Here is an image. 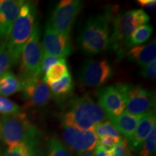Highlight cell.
I'll return each instance as SVG.
<instances>
[{"instance_id": "6da1fadb", "label": "cell", "mask_w": 156, "mask_h": 156, "mask_svg": "<svg viewBox=\"0 0 156 156\" xmlns=\"http://www.w3.org/2000/svg\"><path fill=\"white\" fill-rule=\"evenodd\" d=\"M114 6L90 16L77 37V46L84 54L94 56L110 47L111 24L116 16Z\"/></svg>"}, {"instance_id": "7a4b0ae2", "label": "cell", "mask_w": 156, "mask_h": 156, "mask_svg": "<svg viewBox=\"0 0 156 156\" xmlns=\"http://www.w3.org/2000/svg\"><path fill=\"white\" fill-rule=\"evenodd\" d=\"M106 116L98 103L91 97L83 95L70 101L68 109L62 116V124L82 131L94 130L95 126L106 120Z\"/></svg>"}, {"instance_id": "3957f363", "label": "cell", "mask_w": 156, "mask_h": 156, "mask_svg": "<svg viewBox=\"0 0 156 156\" xmlns=\"http://www.w3.org/2000/svg\"><path fill=\"white\" fill-rule=\"evenodd\" d=\"M36 15V4L25 2L12 25L7 41V48L13 65L17 64L20 60L23 48L34 30Z\"/></svg>"}, {"instance_id": "277c9868", "label": "cell", "mask_w": 156, "mask_h": 156, "mask_svg": "<svg viewBox=\"0 0 156 156\" xmlns=\"http://www.w3.org/2000/svg\"><path fill=\"white\" fill-rule=\"evenodd\" d=\"M150 17L143 9H132L117 15L112 22L109 48L116 51L118 58L124 57L128 41L140 26L149 23Z\"/></svg>"}, {"instance_id": "5b68a950", "label": "cell", "mask_w": 156, "mask_h": 156, "mask_svg": "<svg viewBox=\"0 0 156 156\" xmlns=\"http://www.w3.org/2000/svg\"><path fill=\"white\" fill-rule=\"evenodd\" d=\"M0 133L7 147L20 143L34 146L38 138L37 128L25 113L2 115L0 118Z\"/></svg>"}, {"instance_id": "8992f818", "label": "cell", "mask_w": 156, "mask_h": 156, "mask_svg": "<svg viewBox=\"0 0 156 156\" xmlns=\"http://www.w3.org/2000/svg\"><path fill=\"white\" fill-rule=\"evenodd\" d=\"M116 87L125 101L124 113L142 116L155 111V95L153 90L132 83H119Z\"/></svg>"}, {"instance_id": "52a82bcc", "label": "cell", "mask_w": 156, "mask_h": 156, "mask_svg": "<svg viewBox=\"0 0 156 156\" xmlns=\"http://www.w3.org/2000/svg\"><path fill=\"white\" fill-rule=\"evenodd\" d=\"M40 39L41 29L39 23L36 21L32 34L25 44L21 55L19 78L20 81L42 77L41 65L44 51Z\"/></svg>"}, {"instance_id": "ba28073f", "label": "cell", "mask_w": 156, "mask_h": 156, "mask_svg": "<svg viewBox=\"0 0 156 156\" xmlns=\"http://www.w3.org/2000/svg\"><path fill=\"white\" fill-rule=\"evenodd\" d=\"M83 8L80 0H62L54 9L48 20L54 30L59 34L69 36L74 23Z\"/></svg>"}, {"instance_id": "9c48e42d", "label": "cell", "mask_w": 156, "mask_h": 156, "mask_svg": "<svg viewBox=\"0 0 156 156\" xmlns=\"http://www.w3.org/2000/svg\"><path fill=\"white\" fill-rule=\"evenodd\" d=\"M114 75V69L106 59H87L80 69L78 78L82 85L99 87Z\"/></svg>"}, {"instance_id": "30bf717a", "label": "cell", "mask_w": 156, "mask_h": 156, "mask_svg": "<svg viewBox=\"0 0 156 156\" xmlns=\"http://www.w3.org/2000/svg\"><path fill=\"white\" fill-rule=\"evenodd\" d=\"M25 108H43L49 102L51 92L43 77L21 81Z\"/></svg>"}, {"instance_id": "8fae6325", "label": "cell", "mask_w": 156, "mask_h": 156, "mask_svg": "<svg viewBox=\"0 0 156 156\" xmlns=\"http://www.w3.org/2000/svg\"><path fill=\"white\" fill-rule=\"evenodd\" d=\"M41 46L45 53L58 58H66L73 51L70 37L56 32L51 25L49 20L45 27Z\"/></svg>"}, {"instance_id": "7c38bea8", "label": "cell", "mask_w": 156, "mask_h": 156, "mask_svg": "<svg viewBox=\"0 0 156 156\" xmlns=\"http://www.w3.org/2000/svg\"><path fill=\"white\" fill-rule=\"evenodd\" d=\"M62 135L68 147L78 153L94 151L98 140V136L93 130L82 131L64 124Z\"/></svg>"}, {"instance_id": "4fadbf2b", "label": "cell", "mask_w": 156, "mask_h": 156, "mask_svg": "<svg viewBox=\"0 0 156 156\" xmlns=\"http://www.w3.org/2000/svg\"><path fill=\"white\" fill-rule=\"evenodd\" d=\"M98 105L108 119L119 116L125 111V101L116 85H108L96 91Z\"/></svg>"}, {"instance_id": "5bb4252c", "label": "cell", "mask_w": 156, "mask_h": 156, "mask_svg": "<svg viewBox=\"0 0 156 156\" xmlns=\"http://www.w3.org/2000/svg\"><path fill=\"white\" fill-rule=\"evenodd\" d=\"M23 0H0V39L7 41Z\"/></svg>"}, {"instance_id": "9a60e30c", "label": "cell", "mask_w": 156, "mask_h": 156, "mask_svg": "<svg viewBox=\"0 0 156 156\" xmlns=\"http://www.w3.org/2000/svg\"><path fill=\"white\" fill-rule=\"evenodd\" d=\"M156 118L155 111L143 114L138 123L133 135L128 140L134 150H140L144 140L151 133L153 126L155 125Z\"/></svg>"}, {"instance_id": "2e32d148", "label": "cell", "mask_w": 156, "mask_h": 156, "mask_svg": "<svg viewBox=\"0 0 156 156\" xmlns=\"http://www.w3.org/2000/svg\"><path fill=\"white\" fill-rule=\"evenodd\" d=\"M126 56L128 60L138 65L144 67L147 65L156 57L155 39L148 44L136 46L129 48L126 51Z\"/></svg>"}, {"instance_id": "e0dca14e", "label": "cell", "mask_w": 156, "mask_h": 156, "mask_svg": "<svg viewBox=\"0 0 156 156\" xmlns=\"http://www.w3.org/2000/svg\"><path fill=\"white\" fill-rule=\"evenodd\" d=\"M142 116H134L124 113L119 116L108 119L119 132H121L128 140L133 135Z\"/></svg>"}, {"instance_id": "ac0fdd59", "label": "cell", "mask_w": 156, "mask_h": 156, "mask_svg": "<svg viewBox=\"0 0 156 156\" xmlns=\"http://www.w3.org/2000/svg\"><path fill=\"white\" fill-rule=\"evenodd\" d=\"M48 85L50 87L51 95L59 101L67 98L71 95L75 86L70 73H68L59 80L48 84Z\"/></svg>"}, {"instance_id": "d6986e66", "label": "cell", "mask_w": 156, "mask_h": 156, "mask_svg": "<svg viewBox=\"0 0 156 156\" xmlns=\"http://www.w3.org/2000/svg\"><path fill=\"white\" fill-rule=\"evenodd\" d=\"M20 80L11 71H7L0 77V95L7 97L22 91Z\"/></svg>"}, {"instance_id": "ffe728a7", "label": "cell", "mask_w": 156, "mask_h": 156, "mask_svg": "<svg viewBox=\"0 0 156 156\" xmlns=\"http://www.w3.org/2000/svg\"><path fill=\"white\" fill-rule=\"evenodd\" d=\"M69 73L66 58H61L59 62L49 68L43 78L46 84H50L61 80L66 75Z\"/></svg>"}, {"instance_id": "44dd1931", "label": "cell", "mask_w": 156, "mask_h": 156, "mask_svg": "<svg viewBox=\"0 0 156 156\" xmlns=\"http://www.w3.org/2000/svg\"><path fill=\"white\" fill-rule=\"evenodd\" d=\"M153 28L151 25H144L136 28L128 41V47L140 46L151 38Z\"/></svg>"}, {"instance_id": "7402d4cb", "label": "cell", "mask_w": 156, "mask_h": 156, "mask_svg": "<svg viewBox=\"0 0 156 156\" xmlns=\"http://www.w3.org/2000/svg\"><path fill=\"white\" fill-rule=\"evenodd\" d=\"M93 131L95 132L98 138L105 136H111L116 139H120L122 137L118 130L109 120H106L98 124Z\"/></svg>"}, {"instance_id": "603a6c76", "label": "cell", "mask_w": 156, "mask_h": 156, "mask_svg": "<svg viewBox=\"0 0 156 156\" xmlns=\"http://www.w3.org/2000/svg\"><path fill=\"white\" fill-rule=\"evenodd\" d=\"M48 156H71L65 145L57 138H50L47 143Z\"/></svg>"}, {"instance_id": "cb8c5ba5", "label": "cell", "mask_w": 156, "mask_h": 156, "mask_svg": "<svg viewBox=\"0 0 156 156\" xmlns=\"http://www.w3.org/2000/svg\"><path fill=\"white\" fill-rule=\"evenodd\" d=\"M156 146V126H153V129L147 137L144 140L140 150L141 156H151L155 151Z\"/></svg>"}, {"instance_id": "d4e9b609", "label": "cell", "mask_w": 156, "mask_h": 156, "mask_svg": "<svg viewBox=\"0 0 156 156\" xmlns=\"http://www.w3.org/2000/svg\"><path fill=\"white\" fill-rule=\"evenodd\" d=\"M12 65V62L7 48V41H2L0 44V77L9 71Z\"/></svg>"}, {"instance_id": "484cf974", "label": "cell", "mask_w": 156, "mask_h": 156, "mask_svg": "<svg viewBox=\"0 0 156 156\" xmlns=\"http://www.w3.org/2000/svg\"><path fill=\"white\" fill-rule=\"evenodd\" d=\"M22 112V109L16 103L7 97L0 95V114L2 115L16 114Z\"/></svg>"}, {"instance_id": "4316f807", "label": "cell", "mask_w": 156, "mask_h": 156, "mask_svg": "<svg viewBox=\"0 0 156 156\" xmlns=\"http://www.w3.org/2000/svg\"><path fill=\"white\" fill-rule=\"evenodd\" d=\"M3 156H35L33 146L20 143L8 148Z\"/></svg>"}, {"instance_id": "83f0119b", "label": "cell", "mask_w": 156, "mask_h": 156, "mask_svg": "<svg viewBox=\"0 0 156 156\" xmlns=\"http://www.w3.org/2000/svg\"><path fill=\"white\" fill-rule=\"evenodd\" d=\"M108 151L109 156H127L130 154L127 140L121 137L119 142Z\"/></svg>"}, {"instance_id": "f1b7e54d", "label": "cell", "mask_w": 156, "mask_h": 156, "mask_svg": "<svg viewBox=\"0 0 156 156\" xmlns=\"http://www.w3.org/2000/svg\"><path fill=\"white\" fill-rule=\"evenodd\" d=\"M61 58H58L55 56H53L49 54L45 53L44 51L43 53V57H42V61H41V74L42 77H44L46 73L49 68L53 66L54 64L57 63L59 62V60Z\"/></svg>"}, {"instance_id": "f546056e", "label": "cell", "mask_w": 156, "mask_h": 156, "mask_svg": "<svg viewBox=\"0 0 156 156\" xmlns=\"http://www.w3.org/2000/svg\"><path fill=\"white\" fill-rule=\"evenodd\" d=\"M140 75L145 79L155 80L156 78V60H153L151 63L142 67V69L140 72Z\"/></svg>"}, {"instance_id": "4dcf8cb0", "label": "cell", "mask_w": 156, "mask_h": 156, "mask_svg": "<svg viewBox=\"0 0 156 156\" xmlns=\"http://www.w3.org/2000/svg\"><path fill=\"white\" fill-rule=\"evenodd\" d=\"M120 139H116V138L106 136H101V137L98 138L97 145L100 146V147H103V149L106 150V151H110L119 142Z\"/></svg>"}, {"instance_id": "1f68e13d", "label": "cell", "mask_w": 156, "mask_h": 156, "mask_svg": "<svg viewBox=\"0 0 156 156\" xmlns=\"http://www.w3.org/2000/svg\"><path fill=\"white\" fill-rule=\"evenodd\" d=\"M137 2L143 8L149 9V10L151 11L155 10V0H138Z\"/></svg>"}, {"instance_id": "d6a6232c", "label": "cell", "mask_w": 156, "mask_h": 156, "mask_svg": "<svg viewBox=\"0 0 156 156\" xmlns=\"http://www.w3.org/2000/svg\"><path fill=\"white\" fill-rule=\"evenodd\" d=\"M95 156H109L108 151H106V150L103 149V147L98 145L95 147Z\"/></svg>"}, {"instance_id": "836d02e7", "label": "cell", "mask_w": 156, "mask_h": 156, "mask_svg": "<svg viewBox=\"0 0 156 156\" xmlns=\"http://www.w3.org/2000/svg\"><path fill=\"white\" fill-rule=\"evenodd\" d=\"M77 156H95V150L93 151L90 152H83V153H78Z\"/></svg>"}, {"instance_id": "e575fe53", "label": "cell", "mask_w": 156, "mask_h": 156, "mask_svg": "<svg viewBox=\"0 0 156 156\" xmlns=\"http://www.w3.org/2000/svg\"><path fill=\"white\" fill-rule=\"evenodd\" d=\"M127 156H134L133 155H132V154H129V155H128Z\"/></svg>"}]
</instances>
